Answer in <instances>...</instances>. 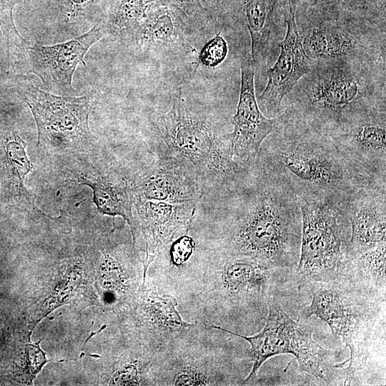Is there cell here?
I'll return each mask as SVG.
<instances>
[{
    "instance_id": "6da1fadb",
    "label": "cell",
    "mask_w": 386,
    "mask_h": 386,
    "mask_svg": "<svg viewBox=\"0 0 386 386\" xmlns=\"http://www.w3.org/2000/svg\"><path fill=\"white\" fill-rule=\"evenodd\" d=\"M263 142L255 166L301 201L339 204L359 189L380 186L328 134L287 110Z\"/></svg>"
},
{
    "instance_id": "7a4b0ae2",
    "label": "cell",
    "mask_w": 386,
    "mask_h": 386,
    "mask_svg": "<svg viewBox=\"0 0 386 386\" xmlns=\"http://www.w3.org/2000/svg\"><path fill=\"white\" fill-rule=\"evenodd\" d=\"M236 191L229 207L227 242L232 254L282 271L300 257L301 211L297 198L257 167Z\"/></svg>"
},
{
    "instance_id": "3957f363",
    "label": "cell",
    "mask_w": 386,
    "mask_h": 386,
    "mask_svg": "<svg viewBox=\"0 0 386 386\" xmlns=\"http://www.w3.org/2000/svg\"><path fill=\"white\" fill-rule=\"evenodd\" d=\"M293 89L289 110L328 135L367 113L385 109V74H375L367 60L312 61L310 71Z\"/></svg>"
},
{
    "instance_id": "277c9868",
    "label": "cell",
    "mask_w": 386,
    "mask_h": 386,
    "mask_svg": "<svg viewBox=\"0 0 386 386\" xmlns=\"http://www.w3.org/2000/svg\"><path fill=\"white\" fill-rule=\"evenodd\" d=\"M307 284L312 301L305 315L325 322L350 349L349 359L332 367L342 370L345 385L355 384L377 348L385 350V300L343 277Z\"/></svg>"
},
{
    "instance_id": "5b68a950",
    "label": "cell",
    "mask_w": 386,
    "mask_h": 386,
    "mask_svg": "<svg viewBox=\"0 0 386 386\" xmlns=\"http://www.w3.org/2000/svg\"><path fill=\"white\" fill-rule=\"evenodd\" d=\"M157 126L169 149L187 159L200 180L231 184L248 171L232 159L227 135H219L207 120L194 113L181 94Z\"/></svg>"
},
{
    "instance_id": "8992f818",
    "label": "cell",
    "mask_w": 386,
    "mask_h": 386,
    "mask_svg": "<svg viewBox=\"0 0 386 386\" xmlns=\"http://www.w3.org/2000/svg\"><path fill=\"white\" fill-rule=\"evenodd\" d=\"M300 252L295 273L306 284L328 282L340 277L349 239L347 219L338 204L315 201L300 202Z\"/></svg>"
},
{
    "instance_id": "52a82bcc",
    "label": "cell",
    "mask_w": 386,
    "mask_h": 386,
    "mask_svg": "<svg viewBox=\"0 0 386 386\" xmlns=\"http://www.w3.org/2000/svg\"><path fill=\"white\" fill-rule=\"evenodd\" d=\"M212 327L242 337L250 344L253 365L244 382L253 378L268 358L290 354L296 358L301 371L320 382H330L332 374L325 360L327 356L331 355V351L317 343L312 332L292 320L272 295L268 300L265 325L259 333L244 336L217 325Z\"/></svg>"
},
{
    "instance_id": "ba28073f",
    "label": "cell",
    "mask_w": 386,
    "mask_h": 386,
    "mask_svg": "<svg viewBox=\"0 0 386 386\" xmlns=\"http://www.w3.org/2000/svg\"><path fill=\"white\" fill-rule=\"evenodd\" d=\"M17 92L30 108L38 131L36 147L52 152L82 151L94 144L89 127L93 108L90 96H56L29 83Z\"/></svg>"
},
{
    "instance_id": "9c48e42d",
    "label": "cell",
    "mask_w": 386,
    "mask_h": 386,
    "mask_svg": "<svg viewBox=\"0 0 386 386\" xmlns=\"http://www.w3.org/2000/svg\"><path fill=\"white\" fill-rule=\"evenodd\" d=\"M239 97L232 117L233 130L227 134L230 142L232 159L249 170L256 164L265 139L278 129L282 116L267 118L259 107L254 91L255 68L251 54L245 51L241 57Z\"/></svg>"
},
{
    "instance_id": "30bf717a",
    "label": "cell",
    "mask_w": 386,
    "mask_h": 386,
    "mask_svg": "<svg viewBox=\"0 0 386 386\" xmlns=\"http://www.w3.org/2000/svg\"><path fill=\"white\" fill-rule=\"evenodd\" d=\"M329 136L364 174L385 187V109L367 113Z\"/></svg>"
},
{
    "instance_id": "8fae6325",
    "label": "cell",
    "mask_w": 386,
    "mask_h": 386,
    "mask_svg": "<svg viewBox=\"0 0 386 386\" xmlns=\"http://www.w3.org/2000/svg\"><path fill=\"white\" fill-rule=\"evenodd\" d=\"M105 31L98 21L86 33L68 41L52 46H28L31 71L39 76L49 91L63 95L76 92L72 86L77 65H85L84 56L90 46L104 37Z\"/></svg>"
},
{
    "instance_id": "7c38bea8",
    "label": "cell",
    "mask_w": 386,
    "mask_h": 386,
    "mask_svg": "<svg viewBox=\"0 0 386 386\" xmlns=\"http://www.w3.org/2000/svg\"><path fill=\"white\" fill-rule=\"evenodd\" d=\"M285 23L287 31L279 42L280 53L274 64L267 71V85L257 100L259 109L272 118L279 115L284 98L310 71L312 66V60L303 47L292 0H289Z\"/></svg>"
},
{
    "instance_id": "4fadbf2b",
    "label": "cell",
    "mask_w": 386,
    "mask_h": 386,
    "mask_svg": "<svg viewBox=\"0 0 386 386\" xmlns=\"http://www.w3.org/2000/svg\"><path fill=\"white\" fill-rule=\"evenodd\" d=\"M338 206L351 229L347 256L386 243L385 188L374 185L362 188Z\"/></svg>"
},
{
    "instance_id": "5bb4252c",
    "label": "cell",
    "mask_w": 386,
    "mask_h": 386,
    "mask_svg": "<svg viewBox=\"0 0 386 386\" xmlns=\"http://www.w3.org/2000/svg\"><path fill=\"white\" fill-rule=\"evenodd\" d=\"M197 172L176 158L154 162L137 176L131 188L132 198L169 203H198L203 189Z\"/></svg>"
},
{
    "instance_id": "9a60e30c",
    "label": "cell",
    "mask_w": 386,
    "mask_h": 386,
    "mask_svg": "<svg viewBox=\"0 0 386 386\" xmlns=\"http://www.w3.org/2000/svg\"><path fill=\"white\" fill-rule=\"evenodd\" d=\"M137 212L134 219L136 237L138 227L146 242L144 281L147 268L154 260L158 247L174 236L187 231L195 215L197 203H169L132 198Z\"/></svg>"
},
{
    "instance_id": "2e32d148",
    "label": "cell",
    "mask_w": 386,
    "mask_h": 386,
    "mask_svg": "<svg viewBox=\"0 0 386 386\" xmlns=\"http://www.w3.org/2000/svg\"><path fill=\"white\" fill-rule=\"evenodd\" d=\"M189 23L173 8L162 5L153 10L124 41L138 51L177 56L193 51L187 36Z\"/></svg>"
},
{
    "instance_id": "e0dca14e",
    "label": "cell",
    "mask_w": 386,
    "mask_h": 386,
    "mask_svg": "<svg viewBox=\"0 0 386 386\" xmlns=\"http://www.w3.org/2000/svg\"><path fill=\"white\" fill-rule=\"evenodd\" d=\"M360 32L343 26L316 24L300 34L303 47L312 61L341 59L367 60L368 51L360 39Z\"/></svg>"
},
{
    "instance_id": "ac0fdd59",
    "label": "cell",
    "mask_w": 386,
    "mask_h": 386,
    "mask_svg": "<svg viewBox=\"0 0 386 386\" xmlns=\"http://www.w3.org/2000/svg\"><path fill=\"white\" fill-rule=\"evenodd\" d=\"M274 2L243 0L244 24L250 35V54L255 69L267 62L277 38L273 21Z\"/></svg>"
},
{
    "instance_id": "d6986e66",
    "label": "cell",
    "mask_w": 386,
    "mask_h": 386,
    "mask_svg": "<svg viewBox=\"0 0 386 386\" xmlns=\"http://www.w3.org/2000/svg\"><path fill=\"white\" fill-rule=\"evenodd\" d=\"M386 243L355 256H346L343 277L372 295L385 300Z\"/></svg>"
},
{
    "instance_id": "ffe728a7",
    "label": "cell",
    "mask_w": 386,
    "mask_h": 386,
    "mask_svg": "<svg viewBox=\"0 0 386 386\" xmlns=\"http://www.w3.org/2000/svg\"><path fill=\"white\" fill-rule=\"evenodd\" d=\"M79 184L90 187L94 202L98 211L109 216H121L131 228L134 243L136 240V227L133 216L131 188L124 182H117L109 176L86 178L80 177Z\"/></svg>"
},
{
    "instance_id": "44dd1931",
    "label": "cell",
    "mask_w": 386,
    "mask_h": 386,
    "mask_svg": "<svg viewBox=\"0 0 386 386\" xmlns=\"http://www.w3.org/2000/svg\"><path fill=\"white\" fill-rule=\"evenodd\" d=\"M164 0H111L101 22L106 35L124 41Z\"/></svg>"
},
{
    "instance_id": "7402d4cb",
    "label": "cell",
    "mask_w": 386,
    "mask_h": 386,
    "mask_svg": "<svg viewBox=\"0 0 386 386\" xmlns=\"http://www.w3.org/2000/svg\"><path fill=\"white\" fill-rule=\"evenodd\" d=\"M111 0H59L60 13L68 26H83L102 19Z\"/></svg>"
},
{
    "instance_id": "603a6c76",
    "label": "cell",
    "mask_w": 386,
    "mask_h": 386,
    "mask_svg": "<svg viewBox=\"0 0 386 386\" xmlns=\"http://www.w3.org/2000/svg\"><path fill=\"white\" fill-rule=\"evenodd\" d=\"M26 142L15 132L9 133L5 142L6 158L9 167L16 180V185L21 195L34 208V197L24 187L26 176L32 170L33 165L26 153Z\"/></svg>"
},
{
    "instance_id": "cb8c5ba5",
    "label": "cell",
    "mask_w": 386,
    "mask_h": 386,
    "mask_svg": "<svg viewBox=\"0 0 386 386\" xmlns=\"http://www.w3.org/2000/svg\"><path fill=\"white\" fill-rule=\"evenodd\" d=\"M177 305L172 296H154L150 300L149 312L153 321L160 326L183 328L194 325L182 319L176 309Z\"/></svg>"
},
{
    "instance_id": "d4e9b609",
    "label": "cell",
    "mask_w": 386,
    "mask_h": 386,
    "mask_svg": "<svg viewBox=\"0 0 386 386\" xmlns=\"http://www.w3.org/2000/svg\"><path fill=\"white\" fill-rule=\"evenodd\" d=\"M39 343L26 345L24 358L21 360L19 365L15 366L14 376L21 382L32 384L37 373L47 362L45 354L39 347Z\"/></svg>"
},
{
    "instance_id": "484cf974",
    "label": "cell",
    "mask_w": 386,
    "mask_h": 386,
    "mask_svg": "<svg viewBox=\"0 0 386 386\" xmlns=\"http://www.w3.org/2000/svg\"><path fill=\"white\" fill-rule=\"evenodd\" d=\"M21 1L0 0V26L8 47L26 50L29 45L19 33L13 18L14 7Z\"/></svg>"
},
{
    "instance_id": "4316f807",
    "label": "cell",
    "mask_w": 386,
    "mask_h": 386,
    "mask_svg": "<svg viewBox=\"0 0 386 386\" xmlns=\"http://www.w3.org/2000/svg\"><path fill=\"white\" fill-rule=\"evenodd\" d=\"M227 51L226 41L222 36L217 35L204 46L199 59L205 66H215L224 59Z\"/></svg>"
},
{
    "instance_id": "83f0119b",
    "label": "cell",
    "mask_w": 386,
    "mask_h": 386,
    "mask_svg": "<svg viewBox=\"0 0 386 386\" xmlns=\"http://www.w3.org/2000/svg\"><path fill=\"white\" fill-rule=\"evenodd\" d=\"M166 5L173 8L182 14L185 19L192 24L199 22L201 17L208 13L205 10L202 0H164Z\"/></svg>"
},
{
    "instance_id": "f1b7e54d",
    "label": "cell",
    "mask_w": 386,
    "mask_h": 386,
    "mask_svg": "<svg viewBox=\"0 0 386 386\" xmlns=\"http://www.w3.org/2000/svg\"><path fill=\"white\" fill-rule=\"evenodd\" d=\"M194 243L188 236H182L177 239L171 248V258L174 264L179 265L185 262L193 252Z\"/></svg>"
},
{
    "instance_id": "f546056e",
    "label": "cell",
    "mask_w": 386,
    "mask_h": 386,
    "mask_svg": "<svg viewBox=\"0 0 386 386\" xmlns=\"http://www.w3.org/2000/svg\"><path fill=\"white\" fill-rule=\"evenodd\" d=\"M207 382L203 375L197 371L187 370L181 374L175 381L176 385H201Z\"/></svg>"
},
{
    "instance_id": "4dcf8cb0",
    "label": "cell",
    "mask_w": 386,
    "mask_h": 386,
    "mask_svg": "<svg viewBox=\"0 0 386 386\" xmlns=\"http://www.w3.org/2000/svg\"><path fill=\"white\" fill-rule=\"evenodd\" d=\"M137 371L134 365H127L118 371L114 377V382L119 385L135 384L137 381Z\"/></svg>"
},
{
    "instance_id": "1f68e13d",
    "label": "cell",
    "mask_w": 386,
    "mask_h": 386,
    "mask_svg": "<svg viewBox=\"0 0 386 386\" xmlns=\"http://www.w3.org/2000/svg\"><path fill=\"white\" fill-rule=\"evenodd\" d=\"M226 0H202L203 6L208 13H217L222 11Z\"/></svg>"
},
{
    "instance_id": "d6a6232c",
    "label": "cell",
    "mask_w": 386,
    "mask_h": 386,
    "mask_svg": "<svg viewBox=\"0 0 386 386\" xmlns=\"http://www.w3.org/2000/svg\"><path fill=\"white\" fill-rule=\"evenodd\" d=\"M342 1H345L346 3H349V4H357L359 3H362L365 0H342Z\"/></svg>"
}]
</instances>
